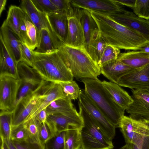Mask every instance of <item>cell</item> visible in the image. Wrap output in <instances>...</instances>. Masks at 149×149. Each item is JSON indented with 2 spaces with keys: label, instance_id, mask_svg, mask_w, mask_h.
I'll use <instances>...</instances> for the list:
<instances>
[{
  "label": "cell",
  "instance_id": "38",
  "mask_svg": "<svg viewBox=\"0 0 149 149\" xmlns=\"http://www.w3.org/2000/svg\"><path fill=\"white\" fill-rule=\"evenodd\" d=\"M29 138L28 132L23 123L12 127L11 139L12 141L19 142Z\"/></svg>",
  "mask_w": 149,
  "mask_h": 149
},
{
  "label": "cell",
  "instance_id": "29",
  "mask_svg": "<svg viewBox=\"0 0 149 149\" xmlns=\"http://www.w3.org/2000/svg\"><path fill=\"white\" fill-rule=\"evenodd\" d=\"M45 109L48 115L56 113H68L73 111L76 109L71 100L64 97L53 101Z\"/></svg>",
  "mask_w": 149,
  "mask_h": 149
},
{
  "label": "cell",
  "instance_id": "6",
  "mask_svg": "<svg viewBox=\"0 0 149 149\" xmlns=\"http://www.w3.org/2000/svg\"><path fill=\"white\" fill-rule=\"evenodd\" d=\"M119 128L126 144L132 143L139 149H149V122L124 115Z\"/></svg>",
  "mask_w": 149,
  "mask_h": 149
},
{
  "label": "cell",
  "instance_id": "16",
  "mask_svg": "<svg viewBox=\"0 0 149 149\" xmlns=\"http://www.w3.org/2000/svg\"><path fill=\"white\" fill-rule=\"evenodd\" d=\"M70 1L73 7L108 15L118 12L123 8L114 0H70Z\"/></svg>",
  "mask_w": 149,
  "mask_h": 149
},
{
  "label": "cell",
  "instance_id": "47",
  "mask_svg": "<svg viewBox=\"0 0 149 149\" xmlns=\"http://www.w3.org/2000/svg\"><path fill=\"white\" fill-rule=\"evenodd\" d=\"M0 139H2L4 141L9 149H17L11 139L7 140Z\"/></svg>",
  "mask_w": 149,
  "mask_h": 149
},
{
  "label": "cell",
  "instance_id": "46",
  "mask_svg": "<svg viewBox=\"0 0 149 149\" xmlns=\"http://www.w3.org/2000/svg\"><path fill=\"white\" fill-rule=\"evenodd\" d=\"M139 50L149 54V41L142 45L139 47Z\"/></svg>",
  "mask_w": 149,
  "mask_h": 149
},
{
  "label": "cell",
  "instance_id": "4",
  "mask_svg": "<svg viewBox=\"0 0 149 149\" xmlns=\"http://www.w3.org/2000/svg\"><path fill=\"white\" fill-rule=\"evenodd\" d=\"M58 50L46 54L34 51L32 67L45 81L58 83L71 81L74 77L58 54Z\"/></svg>",
  "mask_w": 149,
  "mask_h": 149
},
{
  "label": "cell",
  "instance_id": "13",
  "mask_svg": "<svg viewBox=\"0 0 149 149\" xmlns=\"http://www.w3.org/2000/svg\"><path fill=\"white\" fill-rule=\"evenodd\" d=\"M108 15L120 24L141 34L149 41V20L140 18L123 7L120 11Z\"/></svg>",
  "mask_w": 149,
  "mask_h": 149
},
{
  "label": "cell",
  "instance_id": "40",
  "mask_svg": "<svg viewBox=\"0 0 149 149\" xmlns=\"http://www.w3.org/2000/svg\"><path fill=\"white\" fill-rule=\"evenodd\" d=\"M21 61L32 67L34 60V51L21 42L20 45Z\"/></svg>",
  "mask_w": 149,
  "mask_h": 149
},
{
  "label": "cell",
  "instance_id": "26",
  "mask_svg": "<svg viewBox=\"0 0 149 149\" xmlns=\"http://www.w3.org/2000/svg\"><path fill=\"white\" fill-rule=\"evenodd\" d=\"M17 64L0 41V75H7L18 79Z\"/></svg>",
  "mask_w": 149,
  "mask_h": 149
},
{
  "label": "cell",
  "instance_id": "7",
  "mask_svg": "<svg viewBox=\"0 0 149 149\" xmlns=\"http://www.w3.org/2000/svg\"><path fill=\"white\" fill-rule=\"evenodd\" d=\"M17 71L20 85L15 107L23 98L37 90L44 81L33 67L23 61L17 63Z\"/></svg>",
  "mask_w": 149,
  "mask_h": 149
},
{
  "label": "cell",
  "instance_id": "51",
  "mask_svg": "<svg viewBox=\"0 0 149 149\" xmlns=\"http://www.w3.org/2000/svg\"><path fill=\"white\" fill-rule=\"evenodd\" d=\"M119 149H130V148L129 145L127 144H126Z\"/></svg>",
  "mask_w": 149,
  "mask_h": 149
},
{
  "label": "cell",
  "instance_id": "15",
  "mask_svg": "<svg viewBox=\"0 0 149 149\" xmlns=\"http://www.w3.org/2000/svg\"><path fill=\"white\" fill-rule=\"evenodd\" d=\"M40 87L23 98L13 111L12 127L23 124L36 107L40 96Z\"/></svg>",
  "mask_w": 149,
  "mask_h": 149
},
{
  "label": "cell",
  "instance_id": "30",
  "mask_svg": "<svg viewBox=\"0 0 149 149\" xmlns=\"http://www.w3.org/2000/svg\"><path fill=\"white\" fill-rule=\"evenodd\" d=\"M55 48L48 31L42 29L40 32L39 43L34 51L37 53L46 54L57 50Z\"/></svg>",
  "mask_w": 149,
  "mask_h": 149
},
{
  "label": "cell",
  "instance_id": "32",
  "mask_svg": "<svg viewBox=\"0 0 149 149\" xmlns=\"http://www.w3.org/2000/svg\"><path fill=\"white\" fill-rule=\"evenodd\" d=\"M65 149H82L80 130L66 131L65 137Z\"/></svg>",
  "mask_w": 149,
  "mask_h": 149
},
{
  "label": "cell",
  "instance_id": "43",
  "mask_svg": "<svg viewBox=\"0 0 149 149\" xmlns=\"http://www.w3.org/2000/svg\"><path fill=\"white\" fill-rule=\"evenodd\" d=\"M53 136L51 130L46 122L40 124L39 136L42 145L45 146L47 142Z\"/></svg>",
  "mask_w": 149,
  "mask_h": 149
},
{
  "label": "cell",
  "instance_id": "9",
  "mask_svg": "<svg viewBox=\"0 0 149 149\" xmlns=\"http://www.w3.org/2000/svg\"><path fill=\"white\" fill-rule=\"evenodd\" d=\"M46 123L53 136L68 130H80L84 125L82 118L76 109L68 113L49 115Z\"/></svg>",
  "mask_w": 149,
  "mask_h": 149
},
{
  "label": "cell",
  "instance_id": "42",
  "mask_svg": "<svg viewBox=\"0 0 149 149\" xmlns=\"http://www.w3.org/2000/svg\"><path fill=\"white\" fill-rule=\"evenodd\" d=\"M13 142L17 149H45V146L34 142L29 138L21 142Z\"/></svg>",
  "mask_w": 149,
  "mask_h": 149
},
{
  "label": "cell",
  "instance_id": "5",
  "mask_svg": "<svg viewBox=\"0 0 149 149\" xmlns=\"http://www.w3.org/2000/svg\"><path fill=\"white\" fill-rule=\"evenodd\" d=\"M79 113L84 123L80 130L82 149H113L112 141L102 133L95 122L79 102Z\"/></svg>",
  "mask_w": 149,
  "mask_h": 149
},
{
  "label": "cell",
  "instance_id": "31",
  "mask_svg": "<svg viewBox=\"0 0 149 149\" xmlns=\"http://www.w3.org/2000/svg\"><path fill=\"white\" fill-rule=\"evenodd\" d=\"M13 116V111H0V139H11Z\"/></svg>",
  "mask_w": 149,
  "mask_h": 149
},
{
  "label": "cell",
  "instance_id": "45",
  "mask_svg": "<svg viewBox=\"0 0 149 149\" xmlns=\"http://www.w3.org/2000/svg\"><path fill=\"white\" fill-rule=\"evenodd\" d=\"M115 1L121 5L133 8L135 4L136 0H114Z\"/></svg>",
  "mask_w": 149,
  "mask_h": 149
},
{
  "label": "cell",
  "instance_id": "23",
  "mask_svg": "<svg viewBox=\"0 0 149 149\" xmlns=\"http://www.w3.org/2000/svg\"><path fill=\"white\" fill-rule=\"evenodd\" d=\"M79 13L84 34V47L86 50L95 34L99 30L89 10L79 8Z\"/></svg>",
  "mask_w": 149,
  "mask_h": 149
},
{
  "label": "cell",
  "instance_id": "28",
  "mask_svg": "<svg viewBox=\"0 0 149 149\" xmlns=\"http://www.w3.org/2000/svg\"><path fill=\"white\" fill-rule=\"evenodd\" d=\"M107 44L98 31L95 34L86 49L93 60L98 64Z\"/></svg>",
  "mask_w": 149,
  "mask_h": 149
},
{
  "label": "cell",
  "instance_id": "36",
  "mask_svg": "<svg viewBox=\"0 0 149 149\" xmlns=\"http://www.w3.org/2000/svg\"><path fill=\"white\" fill-rule=\"evenodd\" d=\"M65 132H61L49 139L45 144V149H65Z\"/></svg>",
  "mask_w": 149,
  "mask_h": 149
},
{
  "label": "cell",
  "instance_id": "21",
  "mask_svg": "<svg viewBox=\"0 0 149 149\" xmlns=\"http://www.w3.org/2000/svg\"><path fill=\"white\" fill-rule=\"evenodd\" d=\"M46 14L54 33L62 42L65 44L68 32V16L59 11Z\"/></svg>",
  "mask_w": 149,
  "mask_h": 149
},
{
  "label": "cell",
  "instance_id": "19",
  "mask_svg": "<svg viewBox=\"0 0 149 149\" xmlns=\"http://www.w3.org/2000/svg\"><path fill=\"white\" fill-rule=\"evenodd\" d=\"M40 32L25 13L19 29V39L21 42L33 51L38 45Z\"/></svg>",
  "mask_w": 149,
  "mask_h": 149
},
{
  "label": "cell",
  "instance_id": "17",
  "mask_svg": "<svg viewBox=\"0 0 149 149\" xmlns=\"http://www.w3.org/2000/svg\"><path fill=\"white\" fill-rule=\"evenodd\" d=\"M117 84L132 90L149 87V64L133 69L121 77Z\"/></svg>",
  "mask_w": 149,
  "mask_h": 149
},
{
  "label": "cell",
  "instance_id": "49",
  "mask_svg": "<svg viewBox=\"0 0 149 149\" xmlns=\"http://www.w3.org/2000/svg\"><path fill=\"white\" fill-rule=\"evenodd\" d=\"M1 149H9L4 141L0 139Z\"/></svg>",
  "mask_w": 149,
  "mask_h": 149
},
{
  "label": "cell",
  "instance_id": "25",
  "mask_svg": "<svg viewBox=\"0 0 149 149\" xmlns=\"http://www.w3.org/2000/svg\"><path fill=\"white\" fill-rule=\"evenodd\" d=\"M117 59L133 68H137L149 64V54L132 51L120 53Z\"/></svg>",
  "mask_w": 149,
  "mask_h": 149
},
{
  "label": "cell",
  "instance_id": "22",
  "mask_svg": "<svg viewBox=\"0 0 149 149\" xmlns=\"http://www.w3.org/2000/svg\"><path fill=\"white\" fill-rule=\"evenodd\" d=\"M133 68L117 59L100 68L101 73L111 82L117 84L119 79Z\"/></svg>",
  "mask_w": 149,
  "mask_h": 149
},
{
  "label": "cell",
  "instance_id": "27",
  "mask_svg": "<svg viewBox=\"0 0 149 149\" xmlns=\"http://www.w3.org/2000/svg\"><path fill=\"white\" fill-rule=\"evenodd\" d=\"M25 13L20 7L11 5L8 12L7 18L3 24L10 29L19 38V29Z\"/></svg>",
  "mask_w": 149,
  "mask_h": 149
},
{
  "label": "cell",
  "instance_id": "18",
  "mask_svg": "<svg viewBox=\"0 0 149 149\" xmlns=\"http://www.w3.org/2000/svg\"><path fill=\"white\" fill-rule=\"evenodd\" d=\"M74 8L73 13L68 16V32L65 44L70 46L84 47V36L79 16V8Z\"/></svg>",
  "mask_w": 149,
  "mask_h": 149
},
{
  "label": "cell",
  "instance_id": "24",
  "mask_svg": "<svg viewBox=\"0 0 149 149\" xmlns=\"http://www.w3.org/2000/svg\"><path fill=\"white\" fill-rule=\"evenodd\" d=\"M102 84L114 101L125 110L132 102L131 96L117 84L105 80Z\"/></svg>",
  "mask_w": 149,
  "mask_h": 149
},
{
  "label": "cell",
  "instance_id": "52",
  "mask_svg": "<svg viewBox=\"0 0 149 149\" xmlns=\"http://www.w3.org/2000/svg\"></svg>",
  "mask_w": 149,
  "mask_h": 149
},
{
  "label": "cell",
  "instance_id": "50",
  "mask_svg": "<svg viewBox=\"0 0 149 149\" xmlns=\"http://www.w3.org/2000/svg\"><path fill=\"white\" fill-rule=\"evenodd\" d=\"M127 144L129 145L130 149H139L136 146L132 143H129Z\"/></svg>",
  "mask_w": 149,
  "mask_h": 149
},
{
  "label": "cell",
  "instance_id": "41",
  "mask_svg": "<svg viewBox=\"0 0 149 149\" xmlns=\"http://www.w3.org/2000/svg\"><path fill=\"white\" fill-rule=\"evenodd\" d=\"M59 11L69 16L72 14L74 10L70 0H51Z\"/></svg>",
  "mask_w": 149,
  "mask_h": 149
},
{
  "label": "cell",
  "instance_id": "35",
  "mask_svg": "<svg viewBox=\"0 0 149 149\" xmlns=\"http://www.w3.org/2000/svg\"><path fill=\"white\" fill-rule=\"evenodd\" d=\"M23 124L27 130L29 138L34 142L41 144L39 136V126L40 123L34 117Z\"/></svg>",
  "mask_w": 149,
  "mask_h": 149
},
{
  "label": "cell",
  "instance_id": "14",
  "mask_svg": "<svg viewBox=\"0 0 149 149\" xmlns=\"http://www.w3.org/2000/svg\"><path fill=\"white\" fill-rule=\"evenodd\" d=\"M40 96L36 107L24 123L34 117L53 101L64 97L62 87L59 83L44 80L40 87Z\"/></svg>",
  "mask_w": 149,
  "mask_h": 149
},
{
  "label": "cell",
  "instance_id": "33",
  "mask_svg": "<svg viewBox=\"0 0 149 149\" xmlns=\"http://www.w3.org/2000/svg\"><path fill=\"white\" fill-rule=\"evenodd\" d=\"M120 53V49L107 44L98 63L100 68L116 60Z\"/></svg>",
  "mask_w": 149,
  "mask_h": 149
},
{
  "label": "cell",
  "instance_id": "48",
  "mask_svg": "<svg viewBox=\"0 0 149 149\" xmlns=\"http://www.w3.org/2000/svg\"><path fill=\"white\" fill-rule=\"evenodd\" d=\"M7 2L6 0H0V16L3 11L5 9V6Z\"/></svg>",
  "mask_w": 149,
  "mask_h": 149
},
{
  "label": "cell",
  "instance_id": "34",
  "mask_svg": "<svg viewBox=\"0 0 149 149\" xmlns=\"http://www.w3.org/2000/svg\"><path fill=\"white\" fill-rule=\"evenodd\" d=\"M59 84L62 87L64 97L71 100L78 99L81 90L75 81L72 80Z\"/></svg>",
  "mask_w": 149,
  "mask_h": 149
},
{
  "label": "cell",
  "instance_id": "11",
  "mask_svg": "<svg viewBox=\"0 0 149 149\" xmlns=\"http://www.w3.org/2000/svg\"><path fill=\"white\" fill-rule=\"evenodd\" d=\"M20 6L39 31L42 29H45L48 31L56 49H58L64 44L53 32L46 14L39 10L35 6L31 0H21Z\"/></svg>",
  "mask_w": 149,
  "mask_h": 149
},
{
  "label": "cell",
  "instance_id": "39",
  "mask_svg": "<svg viewBox=\"0 0 149 149\" xmlns=\"http://www.w3.org/2000/svg\"><path fill=\"white\" fill-rule=\"evenodd\" d=\"M36 7L46 14L59 11L51 0H31Z\"/></svg>",
  "mask_w": 149,
  "mask_h": 149
},
{
  "label": "cell",
  "instance_id": "1",
  "mask_svg": "<svg viewBox=\"0 0 149 149\" xmlns=\"http://www.w3.org/2000/svg\"><path fill=\"white\" fill-rule=\"evenodd\" d=\"M89 10L107 44L120 49L138 51L148 41L141 34L118 23L108 15Z\"/></svg>",
  "mask_w": 149,
  "mask_h": 149
},
{
  "label": "cell",
  "instance_id": "44",
  "mask_svg": "<svg viewBox=\"0 0 149 149\" xmlns=\"http://www.w3.org/2000/svg\"><path fill=\"white\" fill-rule=\"evenodd\" d=\"M47 116V112L45 109L40 111L34 117L41 124L46 122Z\"/></svg>",
  "mask_w": 149,
  "mask_h": 149
},
{
  "label": "cell",
  "instance_id": "37",
  "mask_svg": "<svg viewBox=\"0 0 149 149\" xmlns=\"http://www.w3.org/2000/svg\"><path fill=\"white\" fill-rule=\"evenodd\" d=\"M132 8L138 17L149 20V0H136Z\"/></svg>",
  "mask_w": 149,
  "mask_h": 149
},
{
  "label": "cell",
  "instance_id": "8",
  "mask_svg": "<svg viewBox=\"0 0 149 149\" xmlns=\"http://www.w3.org/2000/svg\"><path fill=\"white\" fill-rule=\"evenodd\" d=\"M79 102L95 122L98 128L109 140L112 141L116 134V127L91 101L84 90H81Z\"/></svg>",
  "mask_w": 149,
  "mask_h": 149
},
{
  "label": "cell",
  "instance_id": "10",
  "mask_svg": "<svg viewBox=\"0 0 149 149\" xmlns=\"http://www.w3.org/2000/svg\"><path fill=\"white\" fill-rule=\"evenodd\" d=\"M20 85L19 79L9 76L0 75L1 111H13Z\"/></svg>",
  "mask_w": 149,
  "mask_h": 149
},
{
  "label": "cell",
  "instance_id": "12",
  "mask_svg": "<svg viewBox=\"0 0 149 149\" xmlns=\"http://www.w3.org/2000/svg\"><path fill=\"white\" fill-rule=\"evenodd\" d=\"M133 101L126 109L129 116L149 122V87L132 90Z\"/></svg>",
  "mask_w": 149,
  "mask_h": 149
},
{
  "label": "cell",
  "instance_id": "3",
  "mask_svg": "<svg viewBox=\"0 0 149 149\" xmlns=\"http://www.w3.org/2000/svg\"><path fill=\"white\" fill-rule=\"evenodd\" d=\"M80 80L84 84V90L88 97L116 128L119 127L125 110L114 101L98 78Z\"/></svg>",
  "mask_w": 149,
  "mask_h": 149
},
{
  "label": "cell",
  "instance_id": "20",
  "mask_svg": "<svg viewBox=\"0 0 149 149\" xmlns=\"http://www.w3.org/2000/svg\"><path fill=\"white\" fill-rule=\"evenodd\" d=\"M0 41L8 53L18 63L21 61L20 45L22 42L17 36L3 23L0 28Z\"/></svg>",
  "mask_w": 149,
  "mask_h": 149
},
{
  "label": "cell",
  "instance_id": "2",
  "mask_svg": "<svg viewBox=\"0 0 149 149\" xmlns=\"http://www.w3.org/2000/svg\"><path fill=\"white\" fill-rule=\"evenodd\" d=\"M58 54L77 79H97L100 68L86 52L84 47H74L64 44L58 50Z\"/></svg>",
  "mask_w": 149,
  "mask_h": 149
}]
</instances>
